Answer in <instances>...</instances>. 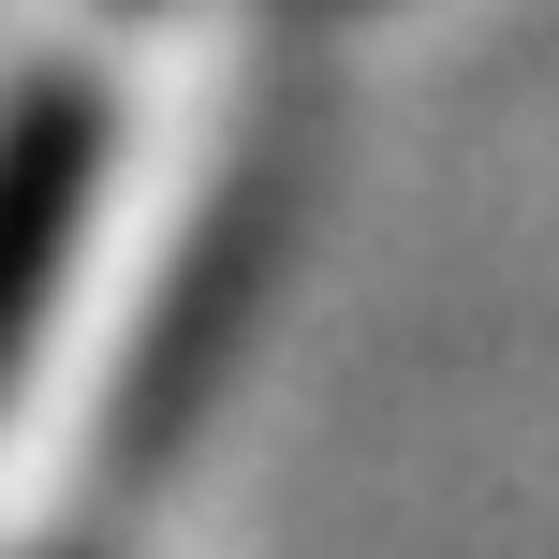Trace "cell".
Masks as SVG:
<instances>
[]
</instances>
